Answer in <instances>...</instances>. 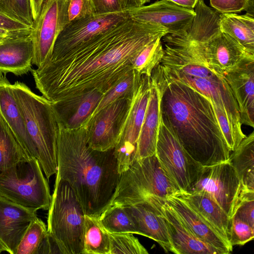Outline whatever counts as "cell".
I'll return each instance as SVG.
<instances>
[{
  "label": "cell",
  "instance_id": "obj_1",
  "mask_svg": "<svg viewBox=\"0 0 254 254\" xmlns=\"http://www.w3.org/2000/svg\"><path fill=\"white\" fill-rule=\"evenodd\" d=\"M168 34L159 25L129 18L106 33L31 72L36 88L51 102L92 90L103 94L132 69L138 53Z\"/></svg>",
  "mask_w": 254,
  "mask_h": 254
},
{
  "label": "cell",
  "instance_id": "obj_2",
  "mask_svg": "<svg viewBox=\"0 0 254 254\" xmlns=\"http://www.w3.org/2000/svg\"><path fill=\"white\" fill-rule=\"evenodd\" d=\"M151 76L161 93V114L188 153L202 166L228 161L231 151L210 100L179 81Z\"/></svg>",
  "mask_w": 254,
  "mask_h": 254
},
{
  "label": "cell",
  "instance_id": "obj_3",
  "mask_svg": "<svg viewBox=\"0 0 254 254\" xmlns=\"http://www.w3.org/2000/svg\"><path fill=\"white\" fill-rule=\"evenodd\" d=\"M56 178L67 182L85 215L98 217L110 202L120 174L114 148H91L84 126L68 129L59 124Z\"/></svg>",
  "mask_w": 254,
  "mask_h": 254
},
{
  "label": "cell",
  "instance_id": "obj_4",
  "mask_svg": "<svg viewBox=\"0 0 254 254\" xmlns=\"http://www.w3.org/2000/svg\"><path fill=\"white\" fill-rule=\"evenodd\" d=\"M11 90L32 144L33 158L49 180L58 170L59 125L52 102L22 82L11 84Z\"/></svg>",
  "mask_w": 254,
  "mask_h": 254
},
{
  "label": "cell",
  "instance_id": "obj_5",
  "mask_svg": "<svg viewBox=\"0 0 254 254\" xmlns=\"http://www.w3.org/2000/svg\"><path fill=\"white\" fill-rule=\"evenodd\" d=\"M85 213L69 184L56 178L47 217V231L62 254H82Z\"/></svg>",
  "mask_w": 254,
  "mask_h": 254
},
{
  "label": "cell",
  "instance_id": "obj_6",
  "mask_svg": "<svg viewBox=\"0 0 254 254\" xmlns=\"http://www.w3.org/2000/svg\"><path fill=\"white\" fill-rule=\"evenodd\" d=\"M180 193L155 154L135 160L120 174L115 191L106 208L115 205L129 206L151 196L166 199Z\"/></svg>",
  "mask_w": 254,
  "mask_h": 254
},
{
  "label": "cell",
  "instance_id": "obj_7",
  "mask_svg": "<svg viewBox=\"0 0 254 254\" xmlns=\"http://www.w3.org/2000/svg\"><path fill=\"white\" fill-rule=\"evenodd\" d=\"M0 195L37 210H48L52 196L47 179L35 158L0 172Z\"/></svg>",
  "mask_w": 254,
  "mask_h": 254
},
{
  "label": "cell",
  "instance_id": "obj_8",
  "mask_svg": "<svg viewBox=\"0 0 254 254\" xmlns=\"http://www.w3.org/2000/svg\"><path fill=\"white\" fill-rule=\"evenodd\" d=\"M155 155L176 188L181 193L190 191L202 166L186 151L161 112Z\"/></svg>",
  "mask_w": 254,
  "mask_h": 254
},
{
  "label": "cell",
  "instance_id": "obj_9",
  "mask_svg": "<svg viewBox=\"0 0 254 254\" xmlns=\"http://www.w3.org/2000/svg\"><path fill=\"white\" fill-rule=\"evenodd\" d=\"M128 19V14L125 10L111 13L94 14L69 22L58 37L51 55L45 62L63 57Z\"/></svg>",
  "mask_w": 254,
  "mask_h": 254
},
{
  "label": "cell",
  "instance_id": "obj_10",
  "mask_svg": "<svg viewBox=\"0 0 254 254\" xmlns=\"http://www.w3.org/2000/svg\"><path fill=\"white\" fill-rule=\"evenodd\" d=\"M151 82V76L141 75L119 141L114 148L120 174L136 159L138 140L150 95Z\"/></svg>",
  "mask_w": 254,
  "mask_h": 254
},
{
  "label": "cell",
  "instance_id": "obj_11",
  "mask_svg": "<svg viewBox=\"0 0 254 254\" xmlns=\"http://www.w3.org/2000/svg\"><path fill=\"white\" fill-rule=\"evenodd\" d=\"M69 0H45L31 30L33 45L32 64L42 66L51 55L55 42L69 23Z\"/></svg>",
  "mask_w": 254,
  "mask_h": 254
},
{
  "label": "cell",
  "instance_id": "obj_12",
  "mask_svg": "<svg viewBox=\"0 0 254 254\" xmlns=\"http://www.w3.org/2000/svg\"><path fill=\"white\" fill-rule=\"evenodd\" d=\"M131 98H121L89 118L84 125L89 146L105 151L117 144L130 107Z\"/></svg>",
  "mask_w": 254,
  "mask_h": 254
},
{
  "label": "cell",
  "instance_id": "obj_13",
  "mask_svg": "<svg viewBox=\"0 0 254 254\" xmlns=\"http://www.w3.org/2000/svg\"><path fill=\"white\" fill-rule=\"evenodd\" d=\"M240 186L238 175L228 160L212 165L202 166L190 191L206 193L231 218Z\"/></svg>",
  "mask_w": 254,
  "mask_h": 254
},
{
  "label": "cell",
  "instance_id": "obj_14",
  "mask_svg": "<svg viewBox=\"0 0 254 254\" xmlns=\"http://www.w3.org/2000/svg\"><path fill=\"white\" fill-rule=\"evenodd\" d=\"M125 10L132 21L161 25L168 34L179 37L186 35L195 14L193 9L184 8L170 0Z\"/></svg>",
  "mask_w": 254,
  "mask_h": 254
},
{
  "label": "cell",
  "instance_id": "obj_15",
  "mask_svg": "<svg viewBox=\"0 0 254 254\" xmlns=\"http://www.w3.org/2000/svg\"><path fill=\"white\" fill-rule=\"evenodd\" d=\"M143 200L152 203L164 218L174 254H224L222 251L197 238L165 199L151 196Z\"/></svg>",
  "mask_w": 254,
  "mask_h": 254
},
{
  "label": "cell",
  "instance_id": "obj_16",
  "mask_svg": "<svg viewBox=\"0 0 254 254\" xmlns=\"http://www.w3.org/2000/svg\"><path fill=\"white\" fill-rule=\"evenodd\" d=\"M152 72L165 79L179 81L192 88L221 107L230 118L241 123L237 103L226 80L215 81L194 77L168 68L160 64Z\"/></svg>",
  "mask_w": 254,
  "mask_h": 254
},
{
  "label": "cell",
  "instance_id": "obj_17",
  "mask_svg": "<svg viewBox=\"0 0 254 254\" xmlns=\"http://www.w3.org/2000/svg\"><path fill=\"white\" fill-rule=\"evenodd\" d=\"M37 211L0 195V241L7 249V253L16 254L25 231L37 217Z\"/></svg>",
  "mask_w": 254,
  "mask_h": 254
},
{
  "label": "cell",
  "instance_id": "obj_18",
  "mask_svg": "<svg viewBox=\"0 0 254 254\" xmlns=\"http://www.w3.org/2000/svg\"><path fill=\"white\" fill-rule=\"evenodd\" d=\"M237 103L242 124L254 127V58L224 75Z\"/></svg>",
  "mask_w": 254,
  "mask_h": 254
},
{
  "label": "cell",
  "instance_id": "obj_19",
  "mask_svg": "<svg viewBox=\"0 0 254 254\" xmlns=\"http://www.w3.org/2000/svg\"><path fill=\"white\" fill-rule=\"evenodd\" d=\"M104 94L98 90L52 102L58 124L68 129L83 126L91 117Z\"/></svg>",
  "mask_w": 254,
  "mask_h": 254
},
{
  "label": "cell",
  "instance_id": "obj_20",
  "mask_svg": "<svg viewBox=\"0 0 254 254\" xmlns=\"http://www.w3.org/2000/svg\"><path fill=\"white\" fill-rule=\"evenodd\" d=\"M203 45L209 64L222 76L246 60L254 58V55L247 53L235 40L222 32Z\"/></svg>",
  "mask_w": 254,
  "mask_h": 254
},
{
  "label": "cell",
  "instance_id": "obj_21",
  "mask_svg": "<svg viewBox=\"0 0 254 254\" xmlns=\"http://www.w3.org/2000/svg\"><path fill=\"white\" fill-rule=\"evenodd\" d=\"M124 207L131 216L136 234L156 242L166 253H173L165 221L158 209L149 201L143 200Z\"/></svg>",
  "mask_w": 254,
  "mask_h": 254
},
{
  "label": "cell",
  "instance_id": "obj_22",
  "mask_svg": "<svg viewBox=\"0 0 254 254\" xmlns=\"http://www.w3.org/2000/svg\"><path fill=\"white\" fill-rule=\"evenodd\" d=\"M31 33V31L0 44V74L10 72L20 76L32 70L33 45Z\"/></svg>",
  "mask_w": 254,
  "mask_h": 254
},
{
  "label": "cell",
  "instance_id": "obj_23",
  "mask_svg": "<svg viewBox=\"0 0 254 254\" xmlns=\"http://www.w3.org/2000/svg\"><path fill=\"white\" fill-rule=\"evenodd\" d=\"M177 195L186 201L229 246L233 248L229 242L230 218L213 198L199 191H190Z\"/></svg>",
  "mask_w": 254,
  "mask_h": 254
},
{
  "label": "cell",
  "instance_id": "obj_24",
  "mask_svg": "<svg viewBox=\"0 0 254 254\" xmlns=\"http://www.w3.org/2000/svg\"><path fill=\"white\" fill-rule=\"evenodd\" d=\"M191 232L199 239L222 251L230 254L233 248L207 224L184 199L171 195L165 199Z\"/></svg>",
  "mask_w": 254,
  "mask_h": 254
},
{
  "label": "cell",
  "instance_id": "obj_25",
  "mask_svg": "<svg viewBox=\"0 0 254 254\" xmlns=\"http://www.w3.org/2000/svg\"><path fill=\"white\" fill-rule=\"evenodd\" d=\"M0 115L22 149L29 157L33 158L32 144L24 119L12 94L11 83L6 75L3 74H0Z\"/></svg>",
  "mask_w": 254,
  "mask_h": 254
},
{
  "label": "cell",
  "instance_id": "obj_26",
  "mask_svg": "<svg viewBox=\"0 0 254 254\" xmlns=\"http://www.w3.org/2000/svg\"><path fill=\"white\" fill-rule=\"evenodd\" d=\"M151 80L150 95L138 140L136 160L155 154L161 118V93L152 77Z\"/></svg>",
  "mask_w": 254,
  "mask_h": 254
},
{
  "label": "cell",
  "instance_id": "obj_27",
  "mask_svg": "<svg viewBox=\"0 0 254 254\" xmlns=\"http://www.w3.org/2000/svg\"><path fill=\"white\" fill-rule=\"evenodd\" d=\"M195 15L185 36L188 40L204 44L221 31V13L207 6L204 0H198L194 7Z\"/></svg>",
  "mask_w": 254,
  "mask_h": 254
},
{
  "label": "cell",
  "instance_id": "obj_28",
  "mask_svg": "<svg viewBox=\"0 0 254 254\" xmlns=\"http://www.w3.org/2000/svg\"><path fill=\"white\" fill-rule=\"evenodd\" d=\"M229 160L240 179V190L254 191V131L246 136L230 153Z\"/></svg>",
  "mask_w": 254,
  "mask_h": 254
},
{
  "label": "cell",
  "instance_id": "obj_29",
  "mask_svg": "<svg viewBox=\"0 0 254 254\" xmlns=\"http://www.w3.org/2000/svg\"><path fill=\"white\" fill-rule=\"evenodd\" d=\"M221 31L240 44L249 54L254 55V18L247 14L221 13Z\"/></svg>",
  "mask_w": 254,
  "mask_h": 254
},
{
  "label": "cell",
  "instance_id": "obj_30",
  "mask_svg": "<svg viewBox=\"0 0 254 254\" xmlns=\"http://www.w3.org/2000/svg\"><path fill=\"white\" fill-rule=\"evenodd\" d=\"M31 158L0 115V172Z\"/></svg>",
  "mask_w": 254,
  "mask_h": 254
},
{
  "label": "cell",
  "instance_id": "obj_31",
  "mask_svg": "<svg viewBox=\"0 0 254 254\" xmlns=\"http://www.w3.org/2000/svg\"><path fill=\"white\" fill-rule=\"evenodd\" d=\"M107 232L98 217L85 215L82 254H109Z\"/></svg>",
  "mask_w": 254,
  "mask_h": 254
},
{
  "label": "cell",
  "instance_id": "obj_32",
  "mask_svg": "<svg viewBox=\"0 0 254 254\" xmlns=\"http://www.w3.org/2000/svg\"><path fill=\"white\" fill-rule=\"evenodd\" d=\"M98 219L107 232L137 233L131 216L123 206L115 205L109 207L101 213Z\"/></svg>",
  "mask_w": 254,
  "mask_h": 254
},
{
  "label": "cell",
  "instance_id": "obj_33",
  "mask_svg": "<svg viewBox=\"0 0 254 254\" xmlns=\"http://www.w3.org/2000/svg\"><path fill=\"white\" fill-rule=\"evenodd\" d=\"M141 77V74L135 70L131 69L127 74L119 80L107 92L104 94L90 117L105 106L118 99L124 97L131 98L140 81Z\"/></svg>",
  "mask_w": 254,
  "mask_h": 254
},
{
  "label": "cell",
  "instance_id": "obj_34",
  "mask_svg": "<svg viewBox=\"0 0 254 254\" xmlns=\"http://www.w3.org/2000/svg\"><path fill=\"white\" fill-rule=\"evenodd\" d=\"M158 38L143 48L132 62V68L140 74L150 76L153 70L160 64L164 54L161 39Z\"/></svg>",
  "mask_w": 254,
  "mask_h": 254
},
{
  "label": "cell",
  "instance_id": "obj_35",
  "mask_svg": "<svg viewBox=\"0 0 254 254\" xmlns=\"http://www.w3.org/2000/svg\"><path fill=\"white\" fill-rule=\"evenodd\" d=\"M211 103L220 128L230 151L232 152L246 136L242 130V124L230 118L219 106Z\"/></svg>",
  "mask_w": 254,
  "mask_h": 254
},
{
  "label": "cell",
  "instance_id": "obj_36",
  "mask_svg": "<svg viewBox=\"0 0 254 254\" xmlns=\"http://www.w3.org/2000/svg\"><path fill=\"white\" fill-rule=\"evenodd\" d=\"M47 233V226L37 217L25 231L18 245L16 254H37Z\"/></svg>",
  "mask_w": 254,
  "mask_h": 254
},
{
  "label": "cell",
  "instance_id": "obj_37",
  "mask_svg": "<svg viewBox=\"0 0 254 254\" xmlns=\"http://www.w3.org/2000/svg\"><path fill=\"white\" fill-rule=\"evenodd\" d=\"M107 233L110 244L109 254H148L147 250L132 233H116L109 232H107Z\"/></svg>",
  "mask_w": 254,
  "mask_h": 254
},
{
  "label": "cell",
  "instance_id": "obj_38",
  "mask_svg": "<svg viewBox=\"0 0 254 254\" xmlns=\"http://www.w3.org/2000/svg\"><path fill=\"white\" fill-rule=\"evenodd\" d=\"M254 191L240 190L232 216H236L254 228Z\"/></svg>",
  "mask_w": 254,
  "mask_h": 254
},
{
  "label": "cell",
  "instance_id": "obj_39",
  "mask_svg": "<svg viewBox=\"0 0 254 254\" xmlns=\"http://www.w3.org/2000/svg\"><path fill=\"white\" fill-rule=\"evenodd\" d=\"M230 220L229 242L232 247L243 246L254 239V228L236 216L233 215Z\"/></svg>",
  "mask_w": 254,
  "mask_h": 254
},
{
  "label": "cell",
  "instance_id": "obj_40",
  "mask_svg": "<svg viewBox=\"0 0 254 254\" xmlns=\"http://www.w3.org/2000/svg\"><path fill=\"white\" fill-rule=\"evenodd\" d=\"M11 12L21 21L32 27V16L30 0H4Z\"/></svg>",
  "mask_w": 254,
  "mask_h": 254
},
{
  "label": "cell",
  "instance_id": "obj_41",
  "mask_svg": "<svg viewBox=\"0 0 254 254\" xmlns=\"http://www.w3.org/2000/svg\"><path fill=\"white\" fill-rule=\"evenodd\" d=\"M95 14L90 0H69L67 15L69 22Z\"/></svg>",
  "mask_w": 254,
  "mask_h": 254
},
{
  "label": "cell",
  "instance_id": "obj_42",
  "mask_svg": "<svg viewBox=\"0 0 254 254\" xmlns=\"http://www.w3.org/2000/svg\"><path fill=\"white\" fill-rule=\"evenodd\" d=\"M248 0H210L211 6L220 13H237L245 10Z\"/></svg>",
  "mask_w": 254,
  "mask_h": 254
},
{
  "label": "cell",
  "instance_id": "obj_43",
  "mask_svg": "<svg viewBox=\"0 0 254 254\" xmlns=\"http://www.w3.org/2000/svg\"><path fill=\"white\" fill-rule=\"evenodd\" d=\"M94 13L103 14L125 10L121 0H90Z\"/></svg>",
  "mask_w": 254,
  "mask_h": 254
},
{
  "label": "cell",
  "instance_id": "obj_44",
  "mask_svg": "<svg viewBox=\"0 0 254 254\" xmlns=\"http://www.w3.org/2000/svg\"><path fill=\"white\" fill-rule=\"evenodd\" d=\"M0 27L10 31H21L31 29L32 27L17 18L0 10Z\"/></svg>",
  "mask_w": 254,
  "mask_h": 254
},
{
  "label": "cell",
  "instance_id": "obj_45",
  "mask_svg": "<svg viewBox=\"0 0 254 254\" xmlns=\"http://www.w3.org/2000/svg\"><path fill=\"white\" fill-rule=\"evenodd\" d=\"M32 29L21 31H10L0 27V44L10 38L28 33Z\"/></svg>",
  "mask_w": 254,
  "mask_h": 254
},
{
  "label": "cell",
  "instance_id": "obj_46",
  "mask_svg": "<svg viewBox=\"0 0 254 254\" xmlns=\"http://www.w3.org/2000/svg\"><path fill=\"white\" fill-rule=\"evenodd\" d=\"M151 0H121L125 9L144 5Z\"/></svg>",
  "mask_w": 254,
  "mask_h": 254
},
{
  "label": "cell",
  "instance_id": "obj_47",
  "mask_svg": "<svg viewBox=\"0 0 254 254\" xmlns=\"http://www.w3.org/2000/svg\"><path fill=\"white\" fill-rule=\"evenodd\" d=\"M32 13L34 21L38 17L45 0H30Z\"/></svg>",
  "mask_w": 254,
  "mask_h": 254
},
{
  "label": "cell",
  "instance_id": "obj_48",
  "mask_svg": "<svg viewBox=\"0 0 254 254\" xmlns=\"http://www.w3.org/2000/svg\"><path fill=\"white\" fill-rule=\"evenodd\" d=\"M176 4L188 9L194 8L198 0H170Z\"/></svg>",
  "mask_w": 254,
  "mask_h": 254
},
{
  "label": "cell",
  "instance_id": "obj_49",
  "mask_svg": "<svg viewBox=\"0 0 254 254\" xmlns=\"http://www.w3.org/2000/svg\"><path fill=\"white\" fill-rule=\"evenodd\" d=\"M0 10L3 11V12H5V13H7L8 14H9V15H10L11 16H13L14 17L17 18V19H19L8 8V7L7 6L6 4H5L4 0H0Z\"/></svg>",
  "mask_w": 254,
  "mask_h": 254
},
{
  "label": "cell",
  "instance_id": "obj_50",
  "mask_svg": "<svg viewBox=\"0 0 254 254\" xmlns=\"http://www.w3.org/2000/svg\"><path fill=\"white\" fill-rule=\"evenodd\" d=\"M246 14L251 16H254V0H248L247 6L245 9Z\"/></svg>",
  "mask_w": 254,
  "mask_h": 254
},
{
  "label": "cell",
  "instance_id": "obj_51",
  "mask_svg": "<svg viewBox=\"0 0 254 254\" xmlns=\"http://www.w3.org/2000/svg\"><path fill=\"white\" fill-rule=\"evenodd\" d=\"M3 252H7V249L0 241V254H1Z\"/></svg>",
  "mask_w": 254,
  "mask_h": 254
}]
</instances>
